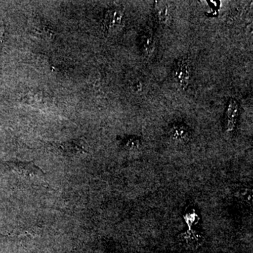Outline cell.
<instances>
[{
    "label": "cell",
    "instance_id": "cell-4",
    "mask_svg": "<svg viewBox=\"0 0 253 253\" xmlns=\"http://www.w3.org/2000/svg\"><path fill=\"white\" fill-rule=\"evenodd\" d=\"M240 113L239 104L235 99H231L225 112V131L231 133L235 129Z\"/></svg>",
    "mask_w": 253,
    "mask_h": 253
},
{
    "label": "cell",
    "instance_id": "cell-5",
    "mask_svg": "<svg viewBox=\"0 0 253 253\" xmlns=\"http://www.w3.org/2000/svg\"><path fill=\"white\" fill-rule=\"evenodd\" d=\"M179 242L186 249L196 250L202 244L203 239L199 233L187 231L179 236Z\"/></svg>",
    "mask_w": 253,
    "mask_h": 253
},
{
    "label": "cell",
    "instance_id": "cell-8",
    "mask_svg": "<svg viewBox=\"0 0 253 253\" xmlns=\"http://www.w3.org/2000/svg\"><path fill=\"white\" fill-rule=\"evenodd\" d=\"M63 149L71 154H85L86 151L85 144L82 141H73L63 145Z\"/></svg>",
    "mask_w": 253,
    "mask_h": 253
},
{
    "label": "cell",
    "instance_id": "cell-7",
    "mask_svg": "<svg viewBox=\"0 0 253 253\" xmlns=\"http://www.w3.org/2000/svg\"><path fill=\"white\" fill-rule=\"evenodd\" d=\"M154 6L160 22L167 25L170 20V8L167 1H156Z\"/></svg>",
    "mask_w": 253,
    "mask_h": 253
},
{
    "label": "cell",
    "instance_id": "cell-10",
    "mask_svg": "<svg viewBox=\"0 0 253 253\" xmlns=\"http://www.w3.org/2000/svg\"><path fill=\"white\" fill-rule=\"evenodd\" d=\"M130 89L133 92L139 93L141 92L143 90V84L142 81L139 79H134L130 82Z\"/></svg>",
    "mask_w": 253,
    "mask_h": 253
},
{
    "label": "cell",
    "instance_id": "cell-6",
    "mask_svg": "<svg viewBox=\"0 0 253 253\" xmlns=\"http://www.w3.org/2000/svg\"><path fill=\"white\" fill-rule=\"evenodd\" d=\"M169 135L172 140L178 143L187 142L190 139L191 133L189 128L184 125H176L173 126L169 131Z\"/></svg>",
    "mask_w": 253,
    "mask_h": 253
},
{
    "label": "cell",
    "instance_id": "cell-1",
    "mask_svg": "<svg viewBox=\"0 0 253 253\" xmlns=\"http://www.w3.org/2000/svg\"><path fill=\"white\" fill-rule=\"evenodd\" d=\"M124 12L118 8L109 9L105 15L104 26L109 33H116L123 26Z\"/></svg>",
    "mask_w": 253,
    "mask_h": 253
},
{
    "label": "cell",
    "instance_id": "cell-12",
    "mask_svg": "<svg viewBox=\"0 0 253 253\" xmlns=\"http://www.w3.org/2000/svg\"><path fill=\"white\" fill-rule=\"evenodd\" d=\"M242 191L240 193V198L246 201H250L251 198H252V194L247 189H242Z\"/></svg>",
    "mask_w": 253,
    "mask_h": 253
},
{
    "label": "cell",
    "instance_id": "cell-2",
    "mask_svg": "<svg viewBox=\"0 0 253 253\" xmlns=\"http://www.w3.org/2000/svg\"><path fill=\"white\" fill-rule=\"evenodd\" d=\"M15 170L26 181H43L44 172L32 163H18L14 166Z\"/></svg>",
    "mask_w": 253,
    "mask_h": 253
},
{
    "label": "cell",
    "instance_id": "cell-13",
    "mask_svg": "<svg viewBox=\"0 0 253 253\" xmlns=\"http://www.w3.org/2000/svg\"><path fill=\"white\" fill-rule=\"evenodd\" d=\"M3 34H4V30L2 29V27L0 26V44L1 43V39H2Z\"/></svg>",
    "mask_w": 253,
    "mask_h": 253
},
{
    "label": "cell",
    "instance_id": "cell-11",
    "mask_svg": "<svg viewBox=\"0 0 253 253\" xmlns=\"http://www.w3.org/2000/svg\"><path fill=\"white\" fill-rule=\"evenodd\" d=\"M139 146H140V142H139V139H129L126 142V146L128 149H139Z\"/></svg>",
    "mask_w": 253,
    "mask_h": 253
},
{
    "label": "cell",
    "instance_id": "cell-9",
    "mask_svg": "<svg viewBox=\"0 0 253 253\" xmlns=\"http://www.w3.org/2000/svg\"><path fill=\"white\" fill-rule=\"evenodd\" d=\"M141 44L143 51L146 54H149L154 49V38L150 33H146L141 37Z\"/></svg>",
    "mask_w": 253,
    "mask_h": 253
},
{
    "label": "cell",
    "instance_id": "cell-3",
    "mask_svg": "<svg viewBox=\"0 0 253 253\" xmlns=\"http://www.w3.org/2000/svg\"><path fill=\"white\" fill-rule=\"evenodd\" d=\"M173 78L182 89H186L189 84L191 78V69L189 63L185 60H181L176 63L173 71Z\"/></svg>",
    "mask_w": 253,
    "mask_h": 253
}]
</instances>
